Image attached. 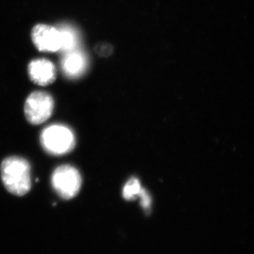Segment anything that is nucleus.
Returning a JSON list of instances; mask_svg holds the SVG:
<instances>
[{
	"mask_svg": "<svg viewBox=\"0 0 254 254\" xmlns=\"http://www.w3.org/2000/svg\"><path fill=\"white\" fill-rule=\"evenodd\" d=\"M54 100L49 93L34 92L31 93L25 103V116L32 125L45 123L52 116Z\"/></svg>",
	"mask_w": 254,
	"mask_h": 254,
	"instance_id": "20e7f679",
	"label": "nucleus"
},
{
	"mask_svg": "<svg viewBox=\"0 0 254 254\" xmlns=\"http://www.w3.org/2000/svg\"><path fill=\"white\" fill-rule=\"evenodd\" d=\"M62 34V52L67 53L78 49L79 38L78 32L68 25H62L58 27Z\"/></svg>",
	"mask_w": 254,
	"mask_h": 254,
	"instance_id": "6e6552de",
	"label": "nucleus"
},
{
	"mask_svg": "<svg viewBox=\"0 0 254 254\" xmlns=\"http://www.w3.org/2000/svg\"><path fill=\"white\" fill-rule=\"evenodd\" d=\"M145 190V189L142 188L140 183L136 178H131L127 181L123 188V197L127 200H135L136 198L140 199Z\"/></svg>",
	"mask_w": 254,
	"mask_h": 254,
	"instance_id": "1a4fd4ad",
	"label": "nucleus"
},
{
	"mask_svg": "<svg viewBox=\"0 0 254 254\" xmlns=\"http://www.w3.org/2000/svg\"><path fill=\"white\" fill-rule=\"evenodd\" d=\"M32 38L40 52H57L62 49V34L58 27L37 25L32 29Z\"/></svg>",
	"mask_w": 254,
	"mask_h": 254,
	"instance_id": "39448f33",
	"label": "nucleus"
},
{
	"mask_svg": "<svg viewBox=\"0 0 254 254\" xmlns=\"http://www.w3.org/2000/svg\"><path fill=\"white\" fill-rule=\"evenodd\" d=\"M1 174L5 188L12 194L23 195L31 189V167L23 158L12 156L4 159L1 165Z\"/></svg>",
	"mask_w": 254,
	"mask_h": 254,
	"instance_id": "f257e3e1",
	"label": "nucleus"
},
{
	"mask_svg": "<svg viewBox=\"0 0 254 254\" xmlns=\"http://www.w3.org/2000/svg\"><path fill=\"white\" fill-rule=\"evenodd\" d=\"M52 186L63 199L74 197L80 190L82 179L78 170L70 165H62L52 174Z\"/></svg>",
	"mask_w": 254,
	"mask_h": 254,
	"instance_id": "7ed1b4c3",
	"label": "nucleus"
},
{
	"mask_svg": "<svg viewBox=\"0 0 254 254\" xmlns=\"http://www.w3.org/2000/svg\"><path fill=\"white\" fill-rule=\"evenodd\" d=\"M88 60L78 49L64 53L62 61V70L68 78H76L85 73Z\"/></svg>",
	"mask_w": 254,
	"mask_h": 254,
	"instance_id": "0eeeda50",
	"label": "nucleus"
},
{
	"mask_svg": "<svg viewBox=\"0 0 254 254\" xmlns=\"http://www.w3.org/2000/svg\"><path fill=\"white\" fill-rule=\"evenodd\" d=\"M42 144L51 154H66L74 147V136L73 132L67 127L52 125L42 131Z\"/></svg>",
	"mask_w": 254,
	"mask_h": 254,
	"instance_id": "f03ea898",
	"label": "nucleus"
},
{
	"mask_svg": "<svg viewBox=\"0 0 254 254\" xmlns=\"http://www.w3.org/2000/svg\"><path fill=\"white\" fill-rule=\"evenodd\" d=\"M28 73L32 82L41 86L49 85L54 82L57 76L54 64L46 59L32 61L28 66Z\"/></svg>",
	"mask_w": 254,
	"mask_h": 254,
	"instance_id": "423d86ee",
	"label": "nucleus"
}]
</instances>
